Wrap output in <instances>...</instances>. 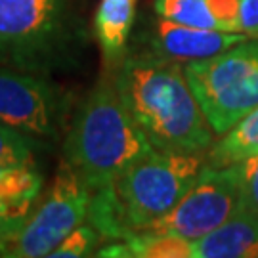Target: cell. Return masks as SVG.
I'll list each match as a JSON object with an SVG mask.
<instances>
[{"label": "cell", "instance_id": "1", "mask_svg": "<svg viewBox=\"0 0 258 258\" xmlns=\"http://www.w3.org/2000/svg\"><path fill=\"white\" fill-rule=\"evenodd\" d=\"M115 84L153 148L201 153L212 146L214 132L180 61L155 52L130 55L120 63Z\"/></svg>", "mask_w": 258, "mask_h": 258}, {"label": "cell", "instance_id": "2", "mask_svg": "<svg viewBox=\"0 0 258 258\" xmlns=\"http://www.w3.org/2000/svg\"><path fill=\"white\" fill-rule=\"evenodd\" d=\"M151 142L120 100L115 79L105 77L86 96L65 138L63 153L90 197L115 194L124 166L151 149Z\"/></svg>", "mask_w": 258, "mask_h": 258}, {"label": "cell", "instance_id": "3", "mask_svg": "<svg viewBox=\"0 0 258 258\" xmlns=\"http://www.w3.org/2000/svg\"><path fill=\"white\" fill-rule=\"evenodd\" d=\"M79 0H0V63L42 73L83 42Z\"/></svg>", "mask_w": 258, "mask_h": 258}, {"label": "cell", "instance_id": "4", "mask_svg": "<svg viewBox=\"0 0 258 258\" xmlns=\"http://www.w3.org/2000/svg\"><path fill=\"white\" fill-rule=\"evenodd\" d=\"M205 165L199 153L151 148L124 166L115 180V199L126 237L165 216L195 184Z\"/></svg>", "mask_w": 258, "mask_h": 258}, {"label": "cell", "instance_id": "5", "mask_svg": "<svg viewBox=\"0 0 258 258\" xmlns=\"http://www.w3.org/2000/svg\"><path fill=\"white\" fill-rule=\"evenodd\" d=\"M184 73L214 134H226L258 107V42L187 61Z\"/></svg>", "mask_w": 258, "mask_h": 258}, {"label": "cell", "instance_id": "6", "mask_svg": "<svg viewBox=\"0 0 258 258\" xmlns=\"http://www.w3.org/2000/svg\"><path fill=\"white\" fill-rule=\"evenodd\" d=\"M88 207L90 194L83 178L63 157L40 203L2 241L0 256H50L65 235L88 218Z\"/></svg>", "mask_w": 258, "mask_h": 258}, {"label": "cell", "instance_id": "7", "mask_svg": "<svg viewBox=\"0 0 258 258\" xmlns=\"http://www.w3.org/2000/svg\"><path fill=\"white\" fill-rule=\"evenodd\" d=\"M239 199L237 163L218 168L205 165L195 184L165 216L134 233H174L191 241L201 239L237 211Z\"/></svg>", "mask_w": 258, "mask_h": 258}, {"label": "cell", "instance_id": "8", "mask_svg": "<svg viewBox=\"0 0 258 258\" xmlns=\"http://www.w3.org/2000/svg\"><path fill=\"white\" fill-rule=\"evenodd\" d=\"M69 109L61 88L40 73L0 67V122L35 138L59 136Z\"/></svg>", "mask_w": 258, "mask_h": 258}, {"label": "cell", "instance_id": "9", "mask_svg": "<svg viewBox=\"0 0 258 258\" xmlns=\"http://www.w3.org/2000/svg\"><path fill=\"white\" fill-rule=\"evenodd\" d=\"M245 33H226L214 29H199L180 25L168 19H159L153 27V48L155 54L174 61H195L205 59L249 40Z\"/></svg>", "mask_w": 258, "mask_h": 258}, {"label": "cell", "instance_id": "10", "mask_svg": "<svg viewBox=\"0 0 258 258\" xmlns=\"http://www.w3.org/2000/svg\"><path fill=\"white\" fill-rule=\"evenodd\" d=\"M42 174L33 165H0V245L25 220L42 195Z\"/></svg>", "mask_w": 258, "mask_h": 258}, {"label": "cell", "instance_id": "11", "mask_svg": "<svg viewBox=\"0 0 258 258\" xmlns=\"http://www.w3.org/2000/svg\"><path fill=\"white\" fill-rule=\"evenodd\" d=\"M194 258H258V214L239 205L220 228L194 241Z\"/></svg>", "mask_w": 258, "mask_h": 258}, {"label": "cell", "instance_id": "12", "mask_svg": "<svg viewBox=\"0 0 258 258\" xmlns=\"http://www.w3.org/2000/svg\"><path fill=\"white\" fill-rule=\"evenodd\" d=\"M136 0H100L94 16V33L103 55L117 61L124 54L134 23Z\"/></svg>", "mask_w": 258, "mask_h": 258}, {"label": "cell", "instance_id": "13", "mask_svg": "<svg viewBox=\"0 0 258 258\" xmlns=\"http://www.w3.org/2000/svg\"><path fill=\"white\" fill-rule=\"evenodd\" d=\"M258 153V107L228 130L224 138L211 146L207 155L209 166H230Z\"/></svg>", "mask_w": 258, "mask_h": 258}, {"label": "cell", "instance_id": "14", "mask_svg": "<svg viewBox=\"0 0 258 258\" xmlns=\"http://www.w3.org/2000/svg\"><path fill=\"white\" fill-rule=\"evenodd\" d=\"M122 241L128 258H194V241L174 233H132Z\"/></svg>", "mask_w": 258, "mask_h": 258}, {"label": "cell", "instance_id": "15", "mask_svg": "<svg viewBox=\"0 0 258 258\" xmlns=\"http://www.w3.org/2000/svg\"><path fill=\"white\" fill-rule=\"evenodd\" d=\"M157 16L180 25L222 31L211 0H155Z\"/></svg>", "mask_w": 258, "mask_h": 258}, {"label": "cell", "instance_id": "16", "mask_svg": "<svg viewBox=\"0 0 258 258\" xmlns=\"http://www.w3.org/2000/svg\"><path fill=\"white\" fill-rule=\"evenodd\" d=\"M40 138L0 122V165H33Z\"/></svg>", "mask_w": 258, "mask_h": 258}, {"label": "cell", "instance_id": "17", "mask_svg": "<svg viewBox=\"0 0 258 258\" xmlns=\"http://www.w3.org/2000/svg\"><path fill=\"white\" fill-rule=\"evenodd\" d=\"M100 231L94 228L92 224L90 226H84V224H79L71 233L65 235V239L52 250L50 256L54 258H81V256H88V254H94V249L100 241Z\"/></svg>", "mask_w": 258, "mask_h": 258}, {"label": "cell", "instance_id": "18", "mask_svg": "<svg viewBox=\"0 0 258 258\" xmlns=\"http://www.w3.org/2000/svg\"><path fill=\"white\" fill-rule=\"evenodd\" d=\"M241 199L239 205L258 214V153L237 163Z\"/></svg>", "mask_w": 258, "mask_h": 258}, {"label": "cell", "instance_id": "19", "mask_svg": "<svg viewBox=\"0 0 258 258\" xmlns=\"http://www.w3.org/2000/svg\"><path fill=\"white\" fill-rule=\"evenodd\" d=\"M241 33L258 38V0H239Z\"/></svg>", "mask_w": 258, "mask_h": 258}]
</instances>
